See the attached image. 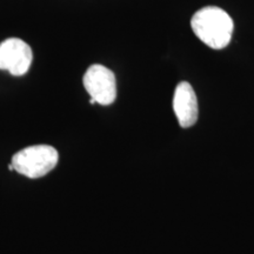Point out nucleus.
<instances>
[{
	"label": "nucleus",
	"instance_id": "1",
	"mask_svg": "<svg viewBox=\"0 0 254 254\" xmlns=\"http://www.w3.org/2000/svg\"><path fill=\"white\" fill-rule=\"evenodd\" d=\"M190 27L208 47L222 50L230 44L234 25L226 11L217 6H207L194 13L190 19Z\"/></svg>",
	"mask_w": 254,
	"mask_h": 254
},
{
	"label": "nucleus",
	"instance_id": "2",
	"mask_svg": "<svg viewBox=\"0 0 254 254\" xmlns=\"http://www.w3.org/2000/svg\"><path fill=\"white\" fill-rule=\"evenodd\" d=\"M58 151L50 145H34L19 151L12 157L11 170L30 178L39 179L45 177L57 166Z\"/></svg>",
	"mask_w": 254,
	"mask_h": 254
},
{
	"label": "nucleus",
	"instance_id": "3",
	"mask_svg": "<svg viewBox=\"0 0 254 254\" xmlns=\"http://www.w3.org/2000/svg\"><path fill=\"white\" fill-rule=\"evenodd\" d=\"M85 90L90 94L91 104L109 106L117 98V81L114 73L99 64L87 68L82 78Z\"/></svg>",
	"mask_w": 254,
	"mask_h": 254
},
{
	"label": "nucleus",
	"instance_id": "4",
	"mask_svg": "<svg viewBox=\"0 0 254 254\" xmlns=\"http://www.w3.org/2000/svg\"><path fill=\"white\" fill-rule=\"evenodd\" d=\"M33 53L24 40L9 38L0 44V69L20 77L31 67Z\"/></svg>",
	"mask_w": 254,
	"mask_h": 254
},
{
	"label": "nucleus",
	"instance_id": "5",
	"mask_svg": "<svg viewBox=\"0 0 254 254\" xmlns=\"http://www.w3.org/2000/svg\"><path fill=\"white\" fill-rule=\"evenodd\" d=\"M173 110L183 128L193 126L198 120V100L194 90L187 81L179 82L174 91Z\"/></svg>",
	"mask_w": 254,
	"mask_h": 254
}]
</instances>
